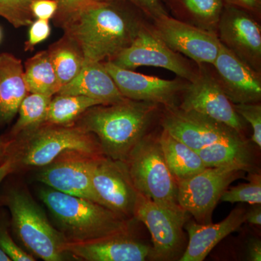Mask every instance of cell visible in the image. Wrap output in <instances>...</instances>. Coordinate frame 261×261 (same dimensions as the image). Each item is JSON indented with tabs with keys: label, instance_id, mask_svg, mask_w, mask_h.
<instances>
[{
	"label": "cell",
	"instance_id": "obj_8",
	"mask_svg": "<svg viewBox=\"0 0 261 261\" xmlns=\"http://www.w3.org/2000/svg\"><path fill=\"white\" fill-rule=\"evenodd\" d=\"M244 172L234 168H206L191 177L178 181V205L199 224H210L213 212L223 193Z\"/></svg>",
	"mask_w": 261,
	"mask_h": 261
},
{
	"label": "cell",
	"instance_id": "obj_31",
	"mask_svg": "<svg viewBox=\"0 0 261 261\" xmlns=\"http://www.w3.org/2000/svg\"><path fill=\"white\" fill-rule=\"evenodd\" d=\"M58 10L53 20L56 27H62L75 15L85 8L98 3H108L113 0H55Z\"/></svg>",
	"mask_w": 261,
	"mask_h": 261
},
{
	"label": "cell",
	"instance_id": "obj_4",
	"mask_svg": "<svg viewBox=\"0 0 261 261\" xmlns=\"http://www.w3.org/2000/svg\"><path fill=\"white\" fill-rule=\"evenodd\" d=\"M18 142V148L8 149L6 156L14 155L18 168H42L69 152L104 155L95 136L74 124L58 126L44 123L37 129L20 136L13 142Z\"/></svg>",
	"mask_w": 261,
	"mask_h": 261
},
{
	"label": "cell",
	"instance_id": "obj_21",
	"mask_svg": "<svg viewBox=\"0 0 261 261\" xmlns=\"http://www.w3.org/2000/svg\"><path fill=\"white\" fill-rule=\"evenodd\" d=\"M29 94L21 60L10 53L0 54V126L9 125Z\"/></svg>",
	"mask_w": 261,
	"mask_h": 261
},
{
	"label": "cell",
	"instance_id": "obj_10",
	"mask_svg": "<svg viewBox=\"0 0 261 261\" xmlns=\"http://www.w3.org/2000/svg\"><path fill=\"white\" fill-rule=\"evenodd\" d=\"M134 218L148 228L153 258L170 260L177 257L183 245L186 213H178L156 203L139 193Z\"/></svg>",
	"mask_w": 261,
	"mask_h": 261
},
{
	"label": "cell",
	"instance_id": "obj_1",
	"mask_svg": "<svg viewBox=\"0 0 261 261\" xmlns=\"http://www.w3.org/2000/svg\"><path fill=\"white\" fill-rule=\"evenodd\" d=\"M144 17L127 0H113L85 8L61 29L78 44L85 61H112L134 42L147 23Z\"/></svg>",
	"mask_w": 261,
	"mask_h": 261
},
{
	"label": "cell",
	"instance_id": "obj_17",
	"mask_svg": "<svg viewBox=\"0 0 261 261\" xmlns=\"http://www.w3.org/2000/svg\"><path fill=\"white\" fill-rule=\"evenodd\" d=\"M212 66L216 80L233 104L260 102L261 73L239 59L221 43Z\"/></svg>",
	"mask_w": 261,
	"mask_h": 261
},
{
	"label": "cell",
	"instance_id": "obj_39",
	"mask_svg": "<svg viewBox=\"0 0 261 261\" xmlns=\"http://www.w3.org/2000/svg\"><path fill=\"white\" fill-rule=\"evenodd\" d=\"M247 253H248L249 258L250 260H261V243L260 240H253L249 243Z\"/></svg>",
	"mask_w": 261,
	"mask_h": 261
},
{
	"label": "cell",
	"instance_id": "obj_25",
	"mask_svg": "<svg viewBox=\"0 0 261 261\" xmlns=\"http://www.w3.org/2000/svg\"><path fill=\"white\" fill-rule=\"evenodd\" d=\"M47 51L61 88L74 80L83 68V53L74 40L65 34L51 44Z\"/></svg>",
	"mask_w": 261,
	"mask_h": 261
},
{
	"label": "cell",
	"instance_id": "obj_42",
	"mask_svg": "<svg viewBox=\"0 0 261 261\" xmlns=\"http://www.w3.org/2000/svg\"><path fill=\"white\" fill-rule=\"evenodd\" d=\"M0 261H11L9 257L0 249Z\"/></svg>",
	"mask_w": 261,
	"mask_h": 261
},
{
	"label": "cell",
	"instance_id": "obj_16",
	"mask_svg": "<svg viewBox=\"0 0 261 261\" xmlns=\"http://www.w3.org/2000/svg\"><path fill=\"white\" fill-rule=\"evenodd\" d=\"M163 129L197 151L221 141L243 137L233 128L203 115L176 107L165 108Z\"/></svg>",
	"mask_w": 261,
	"mask_h": 261
},
{
	"label": "cell",
	"instance_id": "obj_20",
	"mask_svg": "<svg viewBox=\"0 0 261 261\" xmlns=\"http://www.w3.org/2000/svg\"><path fill=\"white\" fill-rule=\"evenodd\" d=\"M56 94L81 95L111 105L121 102L122 95L114 80L105 68L102 62L85 61L78 75Z\"/></svg>",
	"mask_w": 261,
	"mask_h": 261
},
{
	"label": "cell",
	"instance_id": "obj_34",
	"mask_svg": "<svg viewBox=\"0 0 261 261\" xmlns=\"http://www.w3.org/2000/svg\"><path fill=\"white\" fill-rule=\"evenodd\" d=\"M49 20L37 19L34 20L29 29L28 40L25 43V51H32L36 45L44 42L50 35Z\"/></svg>",
	"mask_w": 261,
	"mask_h": 261
},
{
	"label": "cell",
	"instance_id": "obj_5",
	"mask_svg": "<svg viewBox=\"0 0 261 261\" xmlns=\"http://www.w3.org/2000/svg\"><path fill=\"white\" fill-rule=\"evenodd\" d=\"M13 231L34 257L45 261L74 260L65 246L63 233L49 222L40 206L28 192L13 189L5 199Z\"/></svg>",
	"mask_w": 261,
	"mask_h": 261
},
{
	"label": "cell",
	"instance_id": "obj_19",
	"mask_svg": "<svg viewBox=\"0 0 261 261\" xmlns=\"http://www.w3.org/2000/svg\"><path fill=\"white\" fill-rule=\"evenodd\" d=\"M247 212L238 207L227 217L217 224L187 223L185 228L188 233L189 243L180 261H202L211 250L225 238L238 229L246 221Z\"/></svg>",
	"mask_w": 261,
	"mask_h": 261
},
{
	"label": "cell",
	"instance_id": "obj_29",
	"mask_svg": "<svg viewBox=\"0 0 261 261\" xmlns=\"http://www.w3.org/2000/svg\"><path fill=\"white\" fill-rule=\"evenodd\" d=\"M249 183L242 184L226 190L221 196L223 202H247L251 205L261 204V178L258 173L249 176Z\"/></svg>",
	"mask_w": 261,
	"mask_h": 261
},
{
	"label": "cell",
	"instance_id": "obj_18",
	"mask_svg": "<svg viewBox=\"0 0 261 261\" xmlns=\"http://www.w3.org/2000/svg\"><path fill=\"white\" fill-rule=\"evenodd\" d=\"M74 260L144 261L153 258L152 247L135 240L130 232L90 241L70 243L65 246Z\"/></svg>",
	"mask_w": 261,
	"mask_h": 261
},
{
	"label": "cell",
	"instance_id": "obj_7",
	"mask_svg": "<svg viewBox=\"0 0 261 261\" xmlns=\"http://www.w3.org/2000/svg\"><path fill=\"white\" fill-rule=\"evenodd\" d=\"M110 62L132 70L142 66L164 68L189 82L195 80L200 73V65L171 49L149 23L142 27L129 47Z\"/></svg>",
	"mask_w": 261,
	"mask_h": 261
},
{
	"label": "cell",
	"instance_id": "obj_36",
	"mask_svg": "<svg viewBox=\"0 0 261 261\" xmlns=\"http://www.w3.org/2000/svg\"><path fill=\"white\" fill-rule=\"evenodd\" d=\"M31 10L34 18L49 20L54 18L58 4L55 0H34Z\"/></svg>",
	"mask_w": 261,
	"mask_h": 261
},
{
	"label": "cell",
	"instance_id": "obj_41",
	"mask_svg": "<svg viewBox=\"0 0 261 261\" xmlns=\"http://www.w3.org/2000/svg\"><path fill=\"white\" fill-rule=\"evenodd\" d=\"M6 159V148L3 137L0 136V164Z\"/></svg>",
	"mask_w": 261,
	"mask_h": 261
},
{
	"label": "cell",
	"instance_id": "obj_35",
	"mask_svg": "<svg viewBox=\"0 0 261 261\" xmlns=\"http://www.w3.org/2000/svg\"><path fill=\"white\" fill-rule=\"evenodd\" d=\"M140 10L147 18L153 20L162 15H168L167 10L161 0H127Z\"/></svg>",
	"mask_w": 261,
	"mask_h": 261
},
{
	"label": "cell",
	"instance_id": "obj_40",
	"mask_svg": "<svg viewBox=\"0 0 261 261\" xmlns=\"http://www.w3.org/2000/svg\"><path fill=\"white\" fill-rule=\"evenodd\" d=\"M246 221L249 224L260 226L261 225V207L260 205H255L250 212H247Z\"/></svg>",
	"mask_w": 261,
	"mask_h": 261
},
{
	"label": "cell",
	"instance_id": "obj_22",
	"mask_svg": "<svg viewBox=\"0 0 261 261\" xmlns=\"http://www.w3.org/2000/svg\"><path fill=\"white\" fill-rule=\"evenodd\" d=\"M197 152L206 168L230 167L243 171L252 169L251 152L244 137L216 142Z\"/></svg>",
	"mask_w": 261,
	"mask_h": 261
},
{
	"label": "cell",
	"instance_id": "obj_43",
	"mask_svg": "<svg viewBox=\"0 0 261 261\" xmlns=\"http://www.w3.org/2000/svg\"><path fill=\"white\" fill-rule=\"evenodd\" d=\"M2 39H3V31H2L1 27H0V43H1Z\"/></svg>",
	"mask_w": 261,
	"mask_h": 261
},
{
	"label": "cell",
	"instance_id": "obj_2",
	"mask_svg": "<svg viewBox=\"0 0 261 261\" xmlns=\"http://www.w3.org/2000/svg\"><path fill=\"white\" fill-rule=\"evenodd\" d=\"M159 106L126 98L114 104L89 108L74 125L95 136L105 156L125 162L146 135Z\"/></svg>",
	"mask_w": 261,
	"mask_h": 261
},
{
	"label": "cell",
	"instance_id": "obj_26",
	"mask_svg": "<svg viewBox=\"0 0 261 261\" xmlns=\"http://www.w3.org/2000/svg\"><path fill=\"white\" fill-rule=\"evenodd\" d=\"M23 68L29 93L53 97L61 89L47 49L27 60Z\"/></svg>",
	"mask_w": 261,
	"mask_h": 261
},
{
	"label": "cell",
	"instance_id": "obj_14",
	"mask_svg": "<svg viewBox=\"0 0 261 261\" xmlns=\"http://www.w3.org/2000/svg\"><path fill=\"white\" fill-rule=\"evenodd\" d=\"M92 181L101 205L126 219L134 218L139 192L126 163L100 156L94 166Z\"/></svg>",
	"mask_w": 261,
	"mask_h": 261
},
{
	"label": "cell",
	"instance_id": "obj_38",
	"mask_svg": "<svg viewBox=\"0 0 261 261\" xmlns=\"http://www.w3.org/2000/svg\"><path fill=\"white\" fill-rule=\"evenodd\" d=\"M18 163L15 156L11 154H7L6 159L0 164V185L7 176L18 169Z\"/></svg>",
	"mask_w": 261,
	"mask_h": 261
},
{
	"label": "cell",
	"instance_id": "obj_15",
	"mask_svg": "<svg viewBox=\"0 0 261 261\" xmlns=\"http://www.w3.org/2000/svg\"><path fill=\"white\" fill-rule=\"evenodd\" d=\"M102 63L122 95L132 100L155 103L164 108L176 107L189 83L179 77L163 80L122 68L110 61Z\"/></svg>",
	"mask_w": 261,
	"mask_h": 261
},
{
	"label": "cell",
	"instance_id": "obj_30",
	"mask_svg": "<svg viewBox=\"0 0 261 261\" xmlns=\"http://www.w3.org/2000/svg\"><path fill=\"white\" fill-rule=\"evenodd\" d=\"M34 0H0V17L19 29L34 21L31 5Z\"/></svg>",
	"mask_w": 261,
	"mask_h": 261
},
{
	"label": "cell",
	"instance_id": "obj_12",
	"mask_svg": "<svg viewBox=\"0 0 261 261\" xmlns=\"http://www.w3.org/2000/svg\"><path fill=\"white\" fill-rule=\"evenodd\" d=\"M258 20L247 10L225 4L217 35L228 50L261 73V27Z\"/></svg>",
	"mask_w": 261,
	"mask_h": 261
},
{
	"label": "cell",
	"instance_id": "obj_13",
	"mask_svg": "<svg viewBox=\"0 0 261 261\" xmlns=\"http://www.w3.org/2000/svg\"><path fill=\"white\" fill-rule=\"evenodd\" d=\"M81 152L62 154L42 167L38 181L57 191L100 203L92 186V172L98 158Z\"/></svg>",
	"mask_w": 261,
	"mask_h": 261
},
{
	"label": "cell",
	"instance_id": "obj_9",
	"mask_svg": "<svg viewBox=\"0 0 261 261\" xmlns=\"http://www.w3.org/2000/svg\"><path fill=\"white\" fill-rule=\"evenodd\" d=\"M178 107L209 117L243 135V118L226 97L214 72L209 71L205 65H200L198 76L187 84Z\"/></svg>",
	"mask_w": 261,
	"mask_h": 261
},
{
	"label": "cell",
	"instance_id": "obj_32",
	"mask_svg": "<svg viewBox=\"0 0 261 261\" xmlns=\"http://www.w3.org/2000/svg\"><path fill=\"white\" fill-rule=\"evenodd\" d=\"M233 108L239 116L251 126L252 141L261 147V105L260 102L233 104Z\"/></svg>",
	"mask_w": 261,
	"mask_h": 261
},
{
	"label": "cell",
	"instance_id": "obj_24",
	"mask_svg": "<svg viewBox=\"0 0 261 261\" xmlns=\"http://www.w3.org/2000/svg\"><path fill=\"white\" fill-rule=\"evenodd\" d=\"M166 162L176 181L186 179L206 167L197 151L163 129L159 137Z\"/></svg>",
	"mask_w": 261,
	"mask_h": 261
},
{
	"label": "cell",
	"instance_id": "obj_33",
	"mask_svg": "<svg viewBox=\"0 0 261 261\" xmlns=\"http://www.w3.org/2000/svg\"><path fill=\"white\" fill-rule=\"evenodd\" d=\"M0 249L10 257V260L14 261H35L36 257L32 254L25 251L21 247L17 245L8 228L5 225L0 224Z\"/></svg>",
	"mask_w": 261,
	"mask_h": 261
},
{
	"label": "cell",
	"instance_id": "obj_28",
	"mask_svg": "<svg viewBox=\"0 0 261 261\" xmlns=\"http://www.w3.org/2000/svg\"><path fill=\"white\" fill-rule=\"evenodd\" d=\"M99 105L103 104L85 96L56 94L49 102L45 123L58 126L73 125L87 110Z\"/></svg>",
	"mask_w": 261,
	"mask_h": 261
},
{
	"label": "cell",
	"instance_id": "obj_27",
	"mask_svg": "<svg viewBox=\"0 0 261 261\" xmlns=\"http://www.w3.org/2000/svg\"><path fill=\"white\" fill-rule=\"evenodd\" d=\"M51 98L43 94H27L19 107L18 120L7 137H3L5 146L45 123Z\"/></svg>",
	"mask_w": 261,
	"mask_h": 261
},
{
	"label": "cell",
	"instance_id": "obj_23",
	"mask_svg": "<svg viewBox=\"0 0 261 261\" xmlns=\"http://www.w3.org/2000/svg\"><path fill=\"white\" fill-rule=\"evenodd\" d=\"M166 3L175 18L217 34L224 0H166Z\"/></svg>",
	"mask_w": 261,
	"mask_h": 261
},
{
	"label": "cell",
	"instance_id": "obj_6",
	"mask_svg": "<svg viewBox=\"0 0 261 261\" xmlns=\"http://www.w3.org/2000/svg\"><path fill=\"white\" fill-rule=\"evenodd\" d=\"M124 163L139 193L163 207L185 213L178 205L177 181L166 162L159 137L145 135Z\"/></svg>",
	"mask_w": 261,
	"mask_h": 261
},
{
	"label": "cell",
	"instance_id": "obj_11",
	"mask_svg": "<svg viewBox=\"0 0 261 261\" xmlns=\"http://www.w3.org/2000/svg\"><path fill=\"white\" fill-rule=\"evenodd\" d=\"M152 25L168 47L196 64L212 65L219 55L221 42L216 33L203 30L168 14L154 19Z\"/></svg>",
	"mask_w": 261,
	"mask_h": 261
},
{
	"label": "cell",
	"instance_id": "obj_37",
	"mask_svg": "<svg viewBox=\"0 0 261 261\" xmlns=\"http://www.w3.org/2000/svg\"><path fill=\"white\" fill-rule=\"evenodd\" d=\"M226 5L247 10L259 20L261 16V0H224Z\"/></svg>",
	"mask_w": 261,
	"mask_h": 261
},
{
	"label": "cell",
	"instance_id": "obj_3",
	"mask_svg": "<svg viewBox=\"0 0 261 261\" xmlns=\"http://www.w3.org/2000/svg\"><path fill=\"white\" fill-rule=\"evenodd\" d=\"M39 196L58 230L70 243L130 232V219L94 201L47 187L39 190Z\"/></svg>",
	"mask_w": 261,
	"mask_h": 261
}]
</instances>
